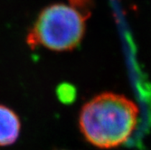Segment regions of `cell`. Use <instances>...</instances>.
<instances>
[{"label": "cell", "instance_id": "obj_3", "mask_svg": "<svg viewBox=\"0 0 151 150\" xmlns=\"http://www.w3.org/2000/svg\"><path fill=\"white\" fill-rule=\"evenodd\" d=\"M21 130V122L17 114L11 108L0 104V146L15 143Z\"/></svg>", "mask_w": 151, "mask_h": 150}, {"label": "cell", "instance_id": "obj_2", "mask_svg": "<svg viewBox=\"0 0 151 150\" xmlns=\"http://www.w3.org/2000/svg\"><path fill=\"white\" fill-rule=\"evenodd\" d=\"M87 16L65 4L46 6L26 36L31 49L43 46L54 52H66L76 48L85 33Z\"/></svg>", "mask_w": 151, "mask_h": 150}, {"label": "cell", "instance_id": "obj_1", "mask_svg": "<svg viewBox=\"0 0 151 150\" xmlns=\"http://www.w3.org/2000/svg\"><path fill=\"white\" fill-rule=\"evenodd\" d=\"M137 105L125 96L101 93L82 107L79 126L85 139L99 148H113L129 140L138 122Z\"/></svg>", "mask_w": 151, "mask_h": 150}]
</instances>
